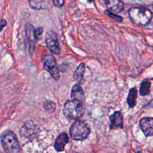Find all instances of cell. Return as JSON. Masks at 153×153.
I'll use <instances>...</instances> for the list:
<instances>
[{"label": "cell", "mask_w": 153, "mask_h": 153, "mask_svg": "<svg viewBox=\"0 0 153 153\" xmlns=\"http://www.w3.org/2000/svg\"><path fill=\"white\" fill-rule=\"evenodd\" d=\"M39 127L32 120L26 121L21 127L19 133L20 135L27 139H34L39 133Z\"/></svg>", "instance_id": "obj_6"}, {"label": "cell", "mask_w": 153, "mask_h": 153, "mask_svg": "<svg viewBox=\"0 0 153 153\" xmlns=\"http://www.w3.org/2000/svg\"><path fill=\"white\" fill-rule=\"evenodd\" d=\"M25 33L26 36L29 44V50L30 53L35 50V44L37 40L35 35V28L30 23H26L25 25Z\"/></svg>", "instance_id": "obj_8"}, {"label": "cell", "mask_w": 153, "mask_h": 153, "mask_svg": "<svg viewBox=\"0 0 153 153\" xmlns=\"http://www.w3.org/2000/svg\"><path fill=\"white\" fill-rule=\"evenodd\" d=\"M41 60L44 69L48 72L54 79L58 80L60 77L59 71L56 59L53 54L44 50L41 54Z\"/></svg>", "instance_id": "obj_5"}, {"label": "cell", "mask_w": 153, "mask_h": 153, "mask_svg": "<svg viewBox=\"0 0 153 153\" xmlns=\"http://www.w3.org/2000/svg\"><path fill=\"white\" fill-rule=\"evenodd\" d=\"M43 107L45 111L48 113H53L56 110V104L51 100H45L43 103Z\"/></svg>", "instance_id": "obj_18"}, {"label": "cell", "mask_w": 153, "mask_h": 153, "mask_svg": "<svg viewBox=\"0 0 153 153\" xmlns=\"http://www.w3.org/2000/svg\"><path fill=\"white\" fill-rule=\"evenodd\" d=\"M7 25V22L4 19H2L1 20V29H2V28Z\"/></svg>", "instance_id": "obj_22"}, {"label": "cell", "mask_w": 153, "mask_h": 153, "mask_svg": "<svg viewBox=\"0 0 153 153\" xmlns=\"http://www.w3.org/2000/svg\"><path fill=\"white\" fill-rule=\"evenodd\" d=\"M128 16L130 20L136 25L145 26L147 25L152 19L151 11L144 7H137L131 8L128 11Z\"/></svg>", "instance_id": "obj_2"}, {"label": "cell", "mask_w": 153, "mask_h": 153, "mask_svg": "<svg viewBox=\"0 0 153 153\" xmlns=\"http://www.w3.org/2000/svg\"><path fill=\"white\" fill-rule=\"evenodd\" d=\"M65 117L69 120L79 119L84 114V104L76 102L72 100H67L62 109Z\"/></svg>", "instance_id": "obj_4"}, {"label": "cell", "mask_w": 153, "mask_h": 153, "mask_svg": "<svg viewBox=\"0 0 153 153\" xmlns=\"http://www.w3.org/2000/svg\"><path fill=\"white\" fill-rule=\"evenodd\" d=\"M52 2L54 6L58 7H62L65 3L64 0H52Z\"/></svg>", "instance_id": "obj_21"}, {"label": "cell", "mask_w": 153, "mask_h": 153, "mask_svg": "<svg viewBox=\"0 0 153 153\" xmlns=\"http://www.w3.org/2000/svg\"><path fill=\"white\" fill-rule=\"evenodd\" d=\"M69 142V137L68 134L63 132L60 133L56 138L54 144V148L55 150L57 152H62L64 151L65 145Z\"/></svg>", "instance_id": "obj_12"}, {"label": "cell", "mask_w": 153, "mask_h": 153, "mask_svg": "<svg viewBox=\"0 0 153 153\" xmlns=\"http://www.w3.org/2000/svg\"><path fill=\"white\" fill-rule=\"evenodd\" d=\"M139 126L146 136H153V117H144L142 118L139 121Z\"/></svg>", "instance_id": "obj_9"}, {"label": "cell", "mask_w": 153, "mask_h": 153, "mask_svg": "<svg viewBox=\"0 0 153 153\" xmlns=\"http://www.w3.org/2000/svg\"><path fill=\"white\" fill-rule=\"evenodd\" d=\"M71 97L72 100L84 104L85 100L84 93L79 84H75L72 86L71 92Z\"/></svg>", "instance_id": "obj_10"}, {"label": "cell", "mask_w": 153, "mask_h": 153, "mask_svg": "<svg viewBox=\"0 0 153 153\" xmlns=\"http://www.w3.org/2000/svg\"><path fill=\"white\" fill-rule=\"evenodd\" d=\"M29 5L31 8L39 10L47 9L50 7V0H29Z\"/></svg>", "instance_id": "obj_14"}, {"label": "cell", "mask_w": 153, "mask_h": 153, "mask_svg": "<svg viewBox=\"0 0 153 153\" xmlns=\"http://www.w3.org/2000/svg\"><path fill=\"white\" fill-rule=\"evenodd\" d=\"M105 14H106V15L109 16V17H111V18L118 21V22H121L123 20L122 17H121L120 16H118L117 15H115V13L110 11H105Z\"/></svg>", "instance_id": "obj_19"}, {"label": "cell", "mask_w": 153, "mask_h": 153, "mask_svg": "<svg viewBox=\"0 0 153 153\" xmlns=\"http://www.w3.org/2000/svg\"><path fill=\"white\" fill-rule=\"evenodd\" d=\"M1 142L4 152L7 153L19 152L20 151L19 141L16 134L10 130L2 132Z\"/></svg>", "instance_id": "obj_1"}, {"label": "cell", "mask_w": 153, "mask_h": 153, "mask_svg": "<svg viewBox=\"0 0 153 153\" xmlns=\"http://www.w3.org/2000/svg\"><path fill=\"white\" fill-rule=\"evenodd\" d=\"M85 68L84 63H81L78 66V67L76 68L75 71L74 72V74H73L74 79L75 81L79 82H81L82 79L84 74L85 73Z\"/></svg>", "instance_id": "obj_16"}, {"label": "cell", "mask_w": 153, "mask_h": 153, "mask_svg": "<svg viewBox=\"0 0 153 153\" xmlns=\"http://www.w3.org/2000/svg\"><path fill=\"white\" fill-rule=\"evenodd\" d=\"M110 126L111 130L123 128V117L121 111H115L109 117Z\"/></svg>", "instance_id": "obj_11"}, {"label": "cell", "mask_w": 153, "mask_h": 153, "mask_svg": "<svg viewBox=\"0 0 153 153\" xmlns=\"http://www.w3.org/2000/svg\"><path fill=\"white\" fill-rule=\"evenodd\" d=\"M137 97V91L135 87L130 89L128 97L127 99V102L128 106L131 108H133L136 104V99Z\"/></svg>", "instance_id": "obj_15"}, {"label": "cell", "mask_w": 153, "mask_h": 153, "mask_svg": "<svg viewBox=\"0 0 153 153\" xmlns=\"http://www.w3.org/2000/svg\"><path fill=\"white\" fill-rule=\"evenodd\" d=\"M90 133V127L83 120L77 119L69 129L70 136L75 140H82L87 138Z\"/></svg>", "instance_id": "obj_3"}, {"label": "cell", "mask_w": 153, "mask_h": 153, "mask_svg": "<svg viewBox=\"0 0 153 153\" xmlns=\"http://www.w3.org/2000/svg\"><path fill=\"white\" fill-rule=\"evenodd\" d=\"M45 43L49 51L53 54H59L60 48L56 33L53 30L48 32L45 35Z\"/></svg>", "instance_id": "obj_7"}, {"label": "cell", "mask_w": 153, "mask_h": 153, "mask_svg": "<svg viewBox=\"0 0 153 153\" xmlns=\"http://www.w3.org/2000/svg\"><path fill=\"white\" fill-rule=\"evenodd\" d=\"M151 83L148 81H143L139 88V93L141 96H146L150 93Z\"/></svg>", "instance_id": "obj_17"}, {"label": "cell", "mask_w": 153, "mask_h": 153, "mask_svg": "<svg viewBox=\"0 0 153 153\" xmlns=\"http://www.w3.org/2000/svg\"><path fill=\"white\" fill-rule=\"evenodd\" d=\"M105 5L109 11L114 13H120L124 8V4L121 0H105Z\"/></svg>", "instance_id": "obj_13"}, {"label": "cell", "mask_w": 153, "mask_h": 153, "mask_svg": "<svg viewBox=\"0 0 153 153\" xmlns=\"http://www.w3.org/2000/svg\"><path fill=\"white\" fill-rule=\"evenodd\" d=\"M42 33H43V28L42 27H38L37 28L35 29V35L37 41L38 40L41 39Z\"/></svg>", "instance_id": "obj_20"}]
</instances>
